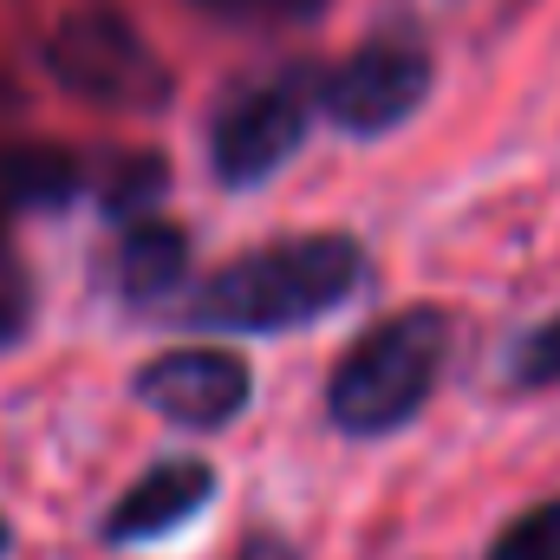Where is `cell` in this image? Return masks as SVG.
Segmentation results:
<instances>
[{"label":"cell","instance_id":"obj_7","mask_svg":"<svg viewBox=\"0 0 560 560\" xmlns=\"http://www.w3.org/2000/svg\"><path fill=\"white\" fill-rule=\"evenodd\" d=\"M215 502V469L202 456H176V463H156L150 476H138V489H125V502L105 515V548H143L183 522H196L202 509Z\"/></svg>","mask_w":560,"mask_h":560},{"label":"cell","instance_id":"obj_5","mask_svg":"<svg viewBox=\"0 0 560 560\" xmlns=\"http://www.w3.org/2000/svg\"><path fill=\"white\" fill-rule=\"evenodd\" d=\"M430 85H436L430 46L411 39V33H385V39H365L352 59H339L313 85V98L332 118V131H346V138H385L405 118H418Z\"/></svg>","mask_w":560,"mask_h":560},{"label":"cell","instance_id":"obj_12","mask_svg":"<svg viewBox=\"0 0 560 560\" xmlns=\"http://www.w3.org/2000/svg\"><path fill=\"white\" fill-rule=\"evenodd\" d=\"M509 385L515 392H555L560 385V313L528 326L515 346H509Z\"/></svg>","mask_w":560,"mask_h":560},{"label":"cell","instance_id":"obj_9","mask_svg":"<svg viewBox=\"0 0 560 560\" xmlns=\"http://www.w3.org/2000/svg\"><path fill=\"white\" fill-rule=\"evenodd\" d=\"M85 189V163L59 143H0V202L59 209Z\"/></svg>","mask_w":560,"mask_h":560},{"label":"cell","instance_id":"obj_6","mask_svg":"<svg viewBox=\"0 0 560 560\" xmlns=\"http://www.w3.org/2000/svg\"><path fill=\"white\" fill-rule=\"evenodd\" d=\"M131 392H138L143 411H156L176 430H222V423H235L248 411L255 372L229 346H170L150 365H138Z\"/></svg>","mask_w":560,"mask_h":560},{"label":"cell","instance_id":"obj_8","mask_svg":"<svg viewBox=\"0 0 560 560\" xmlns=\"http://www.w3.org/2000/svg\"><path fill=\"white\" fill-rule=\"evenodd\" d=\"M189 229L183 222H156V215H143V222H125L118 229V248H112V287L131 300V306H163L183 280H189Z\"/></svg>","mask_w":560,"mask_h":560},{"label":"cell","instance_id":"obj_2","mask_svg":"<svg viewBox=\"0 0 560 560\" xmlns=\"http://www.w3.org/2000/svg\"><path fill=\"white\" fill-rule=\"evenodd\" d=\"M450 359V313L398 306L372 319L326 372V418L339 436H392L436 398Z\"/></svg>","mask_w":560,"mask_h":560},{"label":"cell","instance_id":"obj_13","mask_svg":"<svg viewBox=\"0 0 560 560\" xmlns=\"http://www.w3.org/2000/svg\"><path fill=\"white\" fill-rule=\"evenodd\" d=\"M482 560H560V495L541 502V509H528L522 522H509L502 541Z\"/></svg>","mask_w":560,"mask_h":560},{"label":"cell","instance_id":"obj_10","mask_svg":"<svg viewBox=\"0 0 560 560\" xmlns=\"http://www.w3.org/2000/svg\"><path fill=\"white\" fill-rule=\"evenodd\" d=\"M163 189H170V163H163L156 150H125V156H112V176H105V189H98V209H105L112 222H143V209H150Z\"/></svg>","mask_w":560,"mask_h":560},{"label":"cell","instance_id":"obj_4","mask_svg":"<svg viewBox=\"0 0 560 560\" xmlns=\"http://www.w3.org/2000/svg\"><path fill=\"white\" fill-rule=\"evenodd\" d=\"M313 118V85L300 72L235 85L209 118V176L222 189H261L287 156H300Z\"/></svg>","mask_w":560,"mask_h":560},{"label":"cell","instance_id":"obj_1","mask_svg":"<svg viewBox=\"0 0 560 560\" xmlns=\"http://www.w3.org/2000/svg\"><path fill=\"white\" fill-rule=\"evenodd\" d=\"M365 268L372 261L359 235H339V229L287 235L222 261L183 300V319L202 332H293L346 306L365 287Z\"/></svg>","mask_w":560,"mask_h":560},{"label":"cell","instance_id":"obj_3","mask_svg":"<svg viewBox=\"0 0 560 560\" xmlns=\"http://www.w3.org/2000/svg\"><path fill=\"white\" fill-rule=\"evenodd\" d=\"M46 72L72 98H85L98 112H156L176 92V79L156 59V46L112 7L66 13L52 26V39H46Z\"/></svg>","mask_w":560,"mask_h":560},{"label":"cell","instance_id":"obj_15","mask_svg":"<svg viewBox=\"0 0 560 560\" xmlns=\"http://www.w3.org/2000/svg\"><path fill=\"white\" fill-rule=\"evenodd\" d=\"M235 560H300V548H293L287 535H275V528H255V535L235 548Z\"/></svg>","mask_w":560,"mask_h":560},{"label":"cell","instance_id":"obj_14","mask_svg":"<svg viewBox=\"0 0 560 560\" xmlns=\"http://www.w3.org/2000/svg\"><path fill=\"white\" fill-rule=\"evenodd\" d=\"M202 13H222V20H268V26H300V20H313L326 0H196Z\"/></svg>","mask_w":560,"mask_h":560},{"label":"cell","instance_id":"obj_16","mask_svg":"<svg viewBox=\"0 0 560 560\" xmlns=\"http://www.w3.org/2000/svg\"><path fill=\"white\" fill-rule=\"evenodd\" d=\"M7 541H13V535H7V522H0V560H7Z\"/></svg>","mask_w":560,"mask_h":560},{"label":"cell","instance_id":"obj_11","mask_svg":"<svg viewBox=\"0 0 560 560\" xmlns=\"http://www.w3.org/2000/svg\"><path fill=\"white\" fill-rule=\"evenodd\" d=\"M33 319H39V280L26 268V255L7 242V229H0V352H13L33 332Z\"/></svg>","mask_w":560,"mask_h":560}]
</instances>
